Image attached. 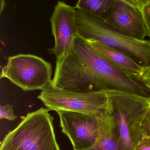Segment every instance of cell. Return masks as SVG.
Listing matches in <instances>:
<instances>
[{
	"label": "cell",
	"instance_id": "6da1fadb",
	"mask_svg": "<svg viewBox=\"0 0 150 150\" xmlns=\"http://www.w3.org/2000/svg\"><path fill=\"white\" fill-rule=\"evenodd\" d=\"M51 84L78 92L117 90L136 93L140 86L138 81L122 74L98 55L79 35L68 55L55 64Z\"/></svg>",
	"mask_w": 150,
	"mask_h": 150
},
{
	"label": "cell",
	"instance_id": "7a4b0ae2",
	"mask_svg": "<svg viewBox=\"0 0 150 150\" xmlns=\"http://www.w3.org/2000/svg\"><path fill=\"white\" fill-rule=\"evenodd\" d=\"M75 8L78 35L122 51L144 67L150 65V40H140L123 34L105 20L85 11Z\"/></svg>",
	"mask_w": 150,
	"mask_h": 150
},
{
	"label": "cell",
	"instance_id": "3957f363",
	"mask_svg": "<svg viewBox=\"0 0 150 150\" xmlns=\"http://www.w3.org/2000/svg\"><path fill=\"white\" fill-rule=\"evenodd\" d=\"M49 111L41 108L27 114L4 138L0 150H61Z\"/></svg>",
	"mask_w": 150,
	"mask_h": 150
},
{
	"label": "cell",
	"instance_id": "277c9868",
	"mask_svg": "<svg viewBox=\"0 0 150 150\" xmlns=\"http://www.w3.org/2000/svg\"><path fill=\"white\" fill-rule=\"evenodd\" d=\"M112 115L125 150H133L143 138L141 115L150 96L117 90L108 91Z\"/></svg>",
	"mask_w": 150,
	"mask_h": 150
},
{
	"label": "cell",
	"instance_id": "5b68a950",
	"mask_svg": "<svg viewBox=\"0 0 150 150\" xmlns=\"http://www.w3.org/2000/svg\"><path fill=\"white\" fill-rule=\"evenodd\" d=\"M38 99L49 111H67L90 115L113 113L108 91L78 92L53 87L50 84L41 90Z\"/></svg>",
	"mask_w": 150,
	"mask_h": 150
},
{
	"label": "cell",
	"instance_id": "8992f818",
	"mask_svg": "<svg viewBox=\"0 0 150 150\" xmlns=\"http://www.w3.org/2000/svg\"><path fill=\"white\" fill-rule=\"evenodd\" d=\"M51 64L32 54L9 57L1 68V79L6 78L24 92L42 90L52 82Z\"/></svg>",
	"mask_w": 150,
	"mask_h": 150
},
{
	"label": "cell",
	"instance_id": "52a82bcc",
	"mask_svg": "<svg viewBox=\"0 0 150 150\" xmlns=\"http://www.w3.org/2000/svg\"><path fill=\"white\" fill-rule=\"evenodd\" d=\"M56 112L60 118L62 132L68 137L74 150L88 149L95 144L104 113L90 115L71 111Z\"/></svg>",
	"mask_w": 150,
	"mask_h": 150
},
{
	"label": "cell",
	"instance_id": "ba28073f",
	"mask_svg": "<svg viewBox=\"0 0 150 150\" xmlns=\"http://www.w3.org/2000/svg\"><path fill=\"white\" fill-rule=\"evenodd\" d=\"M75 8L63 1L58 2L50 18L54 47L48 49L56 57V64L60 62L71 50L78 35L75 21Z\"/></svg>",
	"mask_w": 150,
	"mask_h": 150
},
{
	"label": "cell",
	"instance_id": "9c48e42d",
	"mask_svg": "<svg viewBox=\"0 0 150 150\" xmlns=\"http://www.w3.org/2000/svg\"><path fill=\"white\" fill-rule=\"evenodd\" d=\"M105 20L114 28L131 38L144 40L148 37L141 11L119 0H115Z\"/></svg>",
	"mask_w": 150,
	"mask_h": 150
},
{
	"label": "cell",
	"instance_id": "30bf717a",
	"mask_svg": "<svg viewBox=\"0 0 150 150\" xmlns=\"http://www.w3.org/2000/svg\"><path fill=\"white\" fill-rule=\"evenodd\" d=\"M85 40L95 53L115 69L127 76L141 82L144 67L132 57L122 51L109 47L99 41Z\"/></svg>",
	"mask_w": 150,
	"mask_h": 150
},
{
	"label": "cell",
	"instance_id": "8fae6325",
	"mask_svg": "<svg viewBox=\"0 0 150 150\" xmlns=\"http://www.w3.org/2000/svg\"><path fill=\"white\" fill-rule=\"evenodd\" d=\"M85 150H125L112 113L102 115L97 142L92 148Z\"/></svg>",
	"mask_w": 150,
	"mask_h": 150
},
{
	"label": "cell",
	"instance_id": "7c38bea8",
	"mask_svg": "<svg viewBox=\"0 0 150 150\" xmlns=\"http://www.w3.org/2000/svg\"><path fill=\"white\" fill-rule=\"evenodd\" d=\"M115 0H78L75 8L85 11L106 20Z\"/></svg>",
	"mask_w": 150,
	"mask_h": 150
},
{
	"label": "cell",
	"instance_id": "4fadbf2b",
	"mask_svg": "<svg viewBox=\"0 0 150 150\" xmlns=\"http://www.w3.org/2000/svg\"><path fill=\"white\" fill-rule=\"evenodd\" d=\"M141 129L143 137H150V101L142 113Z\"/></svg>",
	"mask_w": 150,
	"mask_h": 150
},
{
	"label": "cell",
	"instance_id": "5bb4252c",
	"mask_svg": "<svg viewBox=\"0 0 150 150\" xmlns=\"http://www.w3.org/2000/svg\"><path fill=\"white\" fill-rule=\"evenodd\" d=\"M17 118L18 116L14 114L12 106L9 104L0 106V119L14 121Z\"/></svg>",
	"mask_w": 150,
	"mask_h": 150
},
{
	"label": "cell",
	"instance_id": "9a60e30c",
	"mask_svg": "<svg viewBox=\"0 0 150 150\" xmlns=\"http://www.w3.org/2000/svg\"><path fill=\"white\" fill-rule=\"evenodd\" d=\"M141 11L147 29L148 37L150 39V4L145 5L142 9Z\"/></svg>",
	"mask_w": 150,
	"mask_h": 150
},
{
	"label": "cell",
	"instance_id": "2e32d148",
	"mask_svg": "<svg viewBox=\"0 0 150 150\" xmlns=\"http://www.w3.org/2000/svg\"><path fill=\"white\" fill-rule=\"evenodd\" d=\"M141 82L150 92V65L144 67L141 76Z\"/></svg>",
	"mask_w": 150,
	"mask_h": 150
},
{
	"label": "cell",
	"instance_id": "e0dca14e",
	"mask_svg": "<svg viewBox=\"0 0 150 150\" xmlns=\"http://www.w3.org/2000/svg\"><path fill=\"white\" fill-rule=\"evenodd\" d=\"M133 150H150V137H144Z\"/></svg>",
	"mask_w": 150,
	"mask_h": 150
},
{
	"label": "cell",
	"instance_id": "ac0fdd59",
	"mask_svg": "<svg viewBox=\"0 0 150 150\" xmlns=\"http://www.w3.org/2000/svg\"><path fill=\"white\" fill-rule=\"evenodd\" d=\"M127 4L132 7H134L136 8L139 9L141 11V8L138 5V4L135 1V0H119Z\"/></svg>",
	"mask_w": 150,
	"mask_h": 150
},
{
	"label": "cell",
	"instance_id": "d6986e66",
	"mask_svg": "<svg viewBox=\"0 0 150 150\" xmlns=\"http://www.w3.org/2000/svg\"><path fill=\"white\" fill-rule=\"evenodd\" d=\"M135 1L138 4L141 10L142 9L145 5L150 4V0H135Z\"/></svg>",
	"mask_w": 150,
	"mask_h": 150
},
{
	"label": "cell",
	"instance_id": "ffe728a7",
	"mask_svg": "<svg viewBox=\"0 0 150 150\" xmlns=\"http://www.w3.org/2000/svg\"><path fill=\"white\" fill-rule=\"evenodd\" d=\"M6 6V3L4 0H0V14H1L2 12L4 9V7Z\"/></svg>",
	"mask_w": 150,
	"mask_h": 150
}]
</instances>
